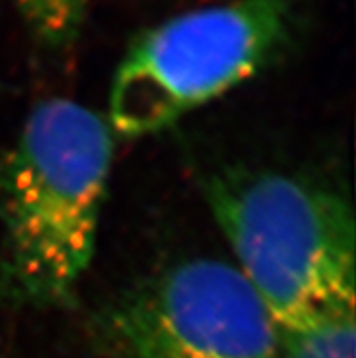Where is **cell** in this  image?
Returning <instances> with one entry per match:
<instances>
[{
	"instance_id": "cell-1",
	"label": "cell",
	"mask_w": 356,
	"mask_h": 358,
	"mask_svg": "<svg viewBox=\"0 0 356 358\" xmlns=\"http://www.w3.org/2000/svg\"><path fill=\"white\" fill-rule=\"evenodd\" d=\"M113 129L69 99L33 108L0 164L2 287L33 308L66 304L95 253Z\"/></svg>"
},
{
	"instance_id": "cell-2",
	"label": "cell",
	"mask_w": 356,
	"mask_h": 358,
	"mask_svg": "<svg viewBox=\"0 0 356 358\" xmlns=\"http://www.w3.org/2000/svg\"><path fill=\"white\" fill-rule=\"evenodd\" d=\"M206 196L280 333L355 311V217L339 193L257 171L211 178Z\"/></svg>"
},
{
	"instance_id": "cell-3",
	"label": "cell",
	"mask_w": 356,
	"mask_h": 358,
	"mask_svg": "<svg viewBox=\"0 0 356 358\" xmlns=\"http://www.w3.org/2000/svg\"><path fill=\"white\" fill-rule=\"evenodd\" d=\"M309 0H227L136 38L109 90L108 122L127 138L166 129L257 77L293 44Z\"/></svg>"
},
{
	"instance_id": "cell-4",
	"label": "cell",
	"mask_w": 356,
	"mask_h": 358,
	"mask_svg": "<svg viewBox=\"0 0 356 358\" xmlns=\"http://www.w3.org/2000/svg\"><path fill=\"white\" fill-rule=\"evenodd\" d=\"M99 341L122 358H280V329L235 264L191 259L115 300Z\"/></svg>"
},
{
	"instance_id": "cell-5",
	"label": "cell",
	"mask_w": 356,
	"mask_h": 358,
	"mask_svg": "<svg viewBox=\"0 0 356 358\" xmlns=\"http://www.w3.org/2000/svg\"><path fill=\"white\" fill-rule=\"evenodd\" d=\"M355 311L280 333V358H355Z\"/></svg>"
},
{
	"instance_id": "cell-6",
	"label": "cell",
	"mask_w": 356,
	"mask_h": 358,
	"mask_svg": "<svg viewBox=\"0 0 356 358\" xmlns=\"http://www.w3.org/2000/svg\"><path fill=\"white\" fill-rule=\"evenodd\" d=\"M15 4L42 44L66 48L80 35L90 0H15Z\"/></svg>"
}]
</instances>
